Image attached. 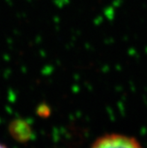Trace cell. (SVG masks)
I'll list each match as a JSON object with an SVG mask.
<instances>
[{
  "instance_id": "cell-1",
  "label": "cell",
  "mask_w": 147,
  "mask_h": 148,
  "mask_svg": "<svg viewBox=\"0 0 147 148\" xmlns=\"http://www.w3.org/2000/svg\"><path fill=\"white\" fill-rule=\"evenodd\" d=\"M91 148H142V146L133 138L111 134L98 138Z\"/></svg>"
},
{
  "instance_id": "cell-2",
  "label": "cell",
  "mask_w": 147,
  "mask_h": 148,
  "mask_svg": "<svg viewBox=\"0 0 147 148\" xmlns=\"http://www.w3.org/2000/svg\"><path fill=\"white\" fill-rule=\"evenodd\" d=\"M0 148H6V147L5 145H3L2 144H0Z\"/></svg>"
}]
</instances>
